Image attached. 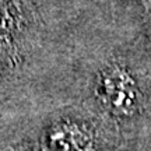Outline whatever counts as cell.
<instances>
[{
	"mask_svg": "<svg viewBox=\"0 0 151 151\" xmlns=\"http://www.w3.org/2000/svg\"><path fill=\"white\" fill-rule=\"evenodd\" d=\"M97 95L116 116H132L140 106V90L127 67L119 63L106 66L97 78Z\"/></svg>",
	"mask_w": 151,
	"mask_h": 151,
	"instance_id": "1",
	"label": "cell"
},
{
	"mask_svg": "<svg viewBox=\"0 0 151 151\" xmlns=\"http://www.w3.org/2000/svg\"><path fill=\"white\" fill-rule=\"evenodd\" d=\"M53 144H59L63 148H76L81 150L88 143V136L78 124L62 123L55 126L50 134Z\"/></svg>",
	"mask_w": 151,
	"mask_h": 151,
	"instance_id": "2",
	"label": "cell"
},
{
	"mask_svg": "<svg viewBox=\"0 0 151 151\" xmlns=\"http://www.w3.org/2000/svg\"><path fill=\"white\" fill-rule=\"evenodd\" d=\"M140 1V4L144 7V10L148 13V11H151V0H139Z\"/></svg>",
	"mask_w": 151,
	"mask_h": 151,
	"instance_id": "3",
	"label": "cell"
}]
</instances>
